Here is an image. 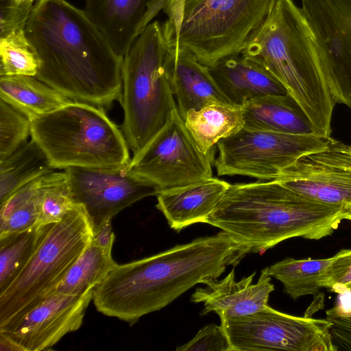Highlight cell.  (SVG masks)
Returning a JSON list of instances; mask_svg holds the SVG:
<instances>
[{
  "mask_svg": "<svg viewBox=\"0 0 351 351\" xmlns=\"http://www.w3.org/2000/svg\"><path fill=\"white\" fill-rule=\"evenodd\" d=\"M25 30L39 60L38 80L104 110L120 101L123 59L83 10L66 0H36Z\"/></svg>",
  "mask_w": 351,
  "mask_h": 351,
  "instance_id": "6da1fadb",
  "label": "cell"
},
{
  "mask_svg": "<svg viewBox=\"0 0 351 351\" xmlns=\"http://www.w3.org/2000/svg\"><path fill=\"white\" fill-rule=\"evenodd\" d=\"M248 253L221 230L151 256L116 263L93 289V301L101 313L132 326L195 285L217 280Z\"/></svg>",
  "mask_w": 351,
  "mask_h": 351,
  "instance_id": "7a4b0ae2",
  "label": "cell"
},
{
  "mask_svg": "<svg viewBox=\"0 0 351 351\" xmlns=\"http://www.w3.org/2000/svg\"><path fill=\"white\" fill-rule=\"evenodd\" d=\"M343 208L292 191L277 180L230 184L206 223L250 253H264L293 237L319 240L343 220Z\"/></svg>",
  "mask_w": 351,
  "mask_h": 351,
  "instance_id": "3957f363",
  "label": "cell"
},
{
  "mask_svg": "<svg viewBox=\"0 0 351 351\" xmlns=\"http://www.w3.org/2000/svg\"><path fill=\"white\" fill-rule=\"evenodd\" d=\"M274 75L316 134L331 137L337 104L323 74L313 34L293 0H278L241 53Z\"/></svg>",
  "mask_w": 351,
  "mask_h": 351,
  "instance_id": "277c9868",
  "label": "cell"
},
{
  "mask_svg": "<svg viewBox=\"0 0 351 351\" xmlns=\"http://www.w3.org/2000/svg\"><path fill=\"white\" fill-rule=\"evenodd\" d=\"M169 47L163 25L156 21L123 58L121 130L133 156L164 128L177 109L168 65Z\"/></svg>",
  "mask_w": 351,
  "mask_h": 351,
  "instance_id": "5b68a950",
  "label": "cell"
},
{
  "mask_svg": "<svg viewBox=\"0 0 351 351\" xmlns=\"http://www.w3.org/2000/svg\"><path fill=\"white\" fill-rule=\"evenodd\" d=\"M278 0H178L165 7L171 46L211 66L241 54Z\"/></svg>",
  "mask_w": 351,
  "mask_h": 351,
  "instance_id": "8992f818",
  "label": "cell"
},
{
  "mask_svg": "<svg viewBox=\"0 0 351 351\" xmlns=\"http://www.w3.org/2000/svg\"><path fill=\"white\" fill-rule=\"evenodd\" d=\"M30 136L53 169H119L131 160L121 129L104 109L86 102L71 100L32 120Z\"/></svg>",
  "mask_w": 351,
  "mask_h": 351,
  "instance_id": "52a82bcc",
  "label": "cell"
},
{
  "mask_svg": "<svg viewBox=\"0 0 351 351\" xmlns=\"http://www.w3.org/2000/svg\"><path fill=\"white\" fill-rule=\"evenodd\" d=\"M93 235L90 219L80 204L59 222L46 226L29 261L14 282L0 293V330L13 325L56 291Z\"/></svg>",
  "mask_w": 351,
  "mask_h": 351,
  "instance_id": "ba28073f",
  "label": "cell"
},
{
  "mask_svg": "<svg viewBox=\"0 0 351 351\" xmlns=\"http://www.w3.org/2000/svg\"><path fill=\"white\" fill-rule=\"evenodd\" d=\"M332 139L315 133L291 134L243 126L217 143L214 166L219 176L274 180L301 158L326 148Z\"/></svg>",
  "mask_w": 351,
  "mask_h": 351,
  "instance_id": "9c48e42d",
  "label": "cell"
},
{
  "mask_svg": "<svg viewBox=\"0 0 351 351\" xmlns=\"http://www.w3.org/2000/svg\"><path fill=\"white\" fill-rule=\"evenodd\" d=\"M215 149L203 152L178 109L170 121L128 165V171L159 193L213 178Z\"/></svg>",
  "mask_w": 351,
  "mask_h": 351,
  "instance_id": "30bf717a",
  "label": "cell"
},
{
  "mask_svg": "<svg viewBox=\"0 0 351 351\" xmlns=\"http://www.w3.org/2000/svg\"><path fill=\"white\" fill-rule=\"evenodd\" d=\"M220 319L232 351H336L326 318L291 315L267 305L252 314Z\"/></svg>",
  "mask_w": 351,
  "mask_h": 351,
  "instance_id": "8fae6325",
  "label": "cell"
},
{
  "mask_svg": "<svg viewBox=\"0 0 351 351\" xmlns=\"http://www.w3.org/2000/svg\"><path fill=\"white\" fill-rule=\"evenodd\" d=\"M301 1L330 93L351 108V0Z\"/></svg>",
  "mask_w": 351,
  "mask_h": 351,
  "instance_id": "7c38bea8",
  "label": "cell"
},
{
  "mask_svg": "<svg viewBox=\"0 0 351 351\" xmlns=\"http://www.w3.org/2000/svg\"><path fill=\"white\" fill-rule=\"evenodd\" d=\"M127 167H69L64 170L73 199L84 208L93 233L124 208L159 193L154 185L130 173Z\"/></svg>",
  "mask_w": 351,
  "mask_h": 351,
  "instance_id": "4fadbf2b",
  "label": "cell"
},
{
  "mask_svg": "<svg viewBox=\"0 0 351 351\" xmlns=\"http://www.w3.org/2000/svg\"><path fill=\"white\" fill-rule=\"evenodd\" d=\"M93 290L80 295L54 291L29 309L3 334L22 351L48 350L82 326Z\"/></svg>",
  "mask_w": 351,
  "mask_h": 351,
  "instance_id": "5bb4252c",
  "label": "cell"
},
{
  "mask_svg": "<svg viewBox=\"0 0 351 351\" xmlns=\"http://www.w3.org/2000/svg\"><path fill=\"white\" fill-rule=\"evenodd\" d=\"M276 180L316 201L351 208V168L330 158L323 149L301 158Z\"/></svg>",
  "mask_w": 351,
  "mask_h": 351,
  "instance_id": "9a60e30c",
  "label": "cell"
},
{
  "mask_svg": "<svg viewBox=\"0 0 351 351\" xmlns=\"http://www.w3.org/2000/svg\"><path fill=\"white\" fill-rule=\"evenodd\" d=\"M164 6L163 0H85L83 10L123 59Z\"/></svg>",
  "mask_w": 351,
  "mask_h": 351,
  "instance_id": "2e32d148",
  "label": "cell"
},
{
  "mask_svg": "<svg viewBox=\"0 0 351 351\" xmlns=\"http://www.w3.org/2000/svg\"><path fill=\"white\" fill-rule=\"evenodd\" d=\"M256 272L236 282L234 269L222 280L208 282L204 288H197L191 300L203 303L201 315L211 311L219 317H234L255 313L267 304L270 293L274 290L267 267L262 269L256 283L253 284Z\"/></svg>",
  "mask_w": 351,
  "mask_h": 351,
  "instance_id": "e0dca14e",
  "label": "cell"
},
{
  "mask_svg": "<svg viewBox=\"0 0 351 351\" xmlns=\"http://www.w3.org/2000/svg\"><path fill=\"white\" fill-rule=\"evenodd\" d=\"M208 68L220 90L233 105L243 106L256 99L289 95L274 75L242 54L224 58Z\"/></svg>",
  "mask_w": 351,
  "mask_h": 351,
  "instance_id": "ac0fdd59",
  "label": "cell"
},
{
  "mask_svg": "<svg viewBox=\"0 0 351 351\" xmlns=\"http://www.w3.org/2000/svg\"><path fill=\"white\" fill-rule=\"evenodd\" d=\"M168 65L177 109L183 119L191 110L214 103L230 104L216 84L208 66L189 51L170 45Z\"/></svg>",
  "mask_w": 351,
  "mask_h": 351,
  "instance_id": "d6986e66",
  "label": "cell"
},
{
  "mask_svg": "<svg viewBox=\"0 0 351 351\" xmlns=\"http://www.w3.org/2000/svg\"><path fill=\"white\" fill-rule=\"evenodd\" d=\"M228 182L211 178L159 193L156 208L169 226L180 232L196 223H206L230 187Z\"/></svg>",
  "mask_w": 351,
  "mask_h": 351,
  "instance_id": "ffe728a7",
  "label": "cell"
},
{
  "mask_svg": "<svg viewBox=\"0 0 351 351\" xmlns=\"http://www.w3.org/2000/svg\"><path fill=\"white\" fill-rule=\"evenodd\" d=\"M243 108L244 127L291 134L315 133L309 120L289 95L256 99Z\"/></svg>",
  "mask_w": 351,
  "mask_h": 351,
  "instance_id": "44dd1931",
  "label": "cell"
},
{
  "mask_svg": "<svg viewBox=\"0 0 351 351\" xmlns=\"http://www.w3.org/2000/svg\"><path fill=\"white\" fill-rule=\"evenodd\" d=\"M0 97L31 121L71 101L37 77L25 75L0 76Z\"/></svg>",
  "mask_w": 351,
  "mask_h": 351,
  "instance_id": "7402d4cb",
  "label": "cell"
},
{
  "mask_svg": "<svg viewBox=\"0 0 351 351\" xmlns=\"http://www.w3.org/2000/svg\"><path fill=\"white\" fill-rule=\"evenodd\" d=\"M184 121L199 149L207 153L220 140L244 126L243 108L227 103L210 104L189 110Z\"/></svg>",
  "mask_w": 351,
  "mask_h": 351,
  "instance_id": "603a6c76",
  "label": "cell"
},
{
  "mask_svg": "<svg viewBox=\"0 0 351 351\" xmlns=\"http://www.w3.org/2000/svg\"><path fill=\"white\" fill-rule=\"evenodd\" d=\"M53 170L36 142H26L0 161V204L23 186Z\"/></svg>",
  "mask_w": 351,
  "mask_h": 351,
  "instance_id": "cb8c5ba5",
  "label": "cell"
},
{
  "mask_svg": "<svg viewBox=\"0 0 351 351\" xmlns=\"http://www.w3.org/2000/svg\"><path fill=\"white\" fill-rule=\"evenodd\" d=\"M116 263L112 257V250L98 246L91 239L56 291L80 295L92 291L103 281Z\"/></svg>",
  "mask_w": 351,
  "mask_h": 351,
  "instance_id": "d4e9b609",
  "label": "cell"
},
{
  "mask_svg": "<svg viewBox=\"0 0 351 351\" xmlns=\"http://www.w3.org/2000/svg\"><path fill=\"white\" fill-rule=\"evenodd\" d=\"M332 261V256L320 259L287 258L271 265L267 269L271 277L282 284L285 293L297 300L320 293V281Z\"/></svg>",
  "mask_w": 351,
  "mask_h": 351,
  "instance_id": "484cf974",
  "label": "cell"
},
{
  "mask_svg": "<svg viewBox=\"0 0 351 351\" xmlns=\"http://www.w3.org/2000/svg\"><path fill=\"white\" fill-rule=\"evenodd\" d=\"M47 225L0 237V293L19 275L40 241Z\"/></svg>",
  "mask_w": 351,
  "mask_h": 351,
  "instance_id": "4316f807",
  "label": "cell"
},
{
  "mask_svg": "<svg viewBox=\"0 0 351 351\" xmlns=\"http://www.w3.org/2000/svg\"><path fill=\"white\" fill-rule=\"evenodd\" d=\"M43 176L23 186L0 204V237L37 225Z\"/></svg>",
  "mask_w": 351,
  "mask_h": 351,
  "instance_id": "83f0119b",
  "label": "cell"
},
{
  "mask_svg": "<svg viewBox=\"0 0 351 351\" xmlns=\"http://www.w3.org/2000/svg\"><path fill=\"white\" fill-rule=\"evenodd\" d=\"M0 76L36 77L39 60L27 39L25 29L0 37Z\"/></svg>",
  "mask_w": 351,
  "mask_h": 351,
  "instance_id": "f1b7e54d",
  "label": "cell"
},
{
  "mask_svg": "<svg viewBox=\"0 0 351 351\" xmlns=\"http://www.w3.org/2000/svg\"><path fill=\"white\" fill-rule=\"evenodd\" d=\"M75 205L64 171L43 176L37 225L59 222Z\"/></svg>",
  "mask_w": 351,
  "mask_h": 351,
  "instance_id": "f546056e",
  "label": "cell"
},
{
  "mask_svg": "<svg viewBox=\"0 0 351 351\" xmlns=\"http://www.w3.org/2000/svg\"><path fill=\"white\" fill-rule=\"evenodd\" d=\"M31 121L3 100H0V161L27 142Z\"/></svg>",
  "mask_w": 351,
  "mask_h": 351,
  "instance_id": "4dcf8cb0",
  "label": "cell"
},
{
  "mask_svg": "<svg viewBox=\"0 0 351 351\" xmlns=\"http://www.w3.org/2000/svg\"><path fill=\"white\" fill-rule=\"evenodd\" d=\"M320 286L339 294L351 289V249L341 250L332 256Z\"/></svg>",
  "mask_w": 351,
  "mask_h": 351,
  "instance_id": "1f68e13d",
  "label": "cell"
},
{
  "mask_svg": "<svg viewBox=\"0 0 351 351\" xmlns=\"http://www.w3.org/2000/svg\"><path fill=\"white\" fill-rule=\"evenodd\" d=\"M176 350L232 351V349L222 326L210 324L199 330L191 341L177 347Z\"/></svg>",
  "mask_w": 351,
  "mask_h": 351,
  "instance_id": "d6a6232c",
  "label": "cell"
},
{
  "mask_svg": "<svg viewBox=\"0 0 351 351\" xmlns=\"http://www.w3.org/2000/svg\"><path fill=\"white\" fill-rule=\"evenodd\" d=\"M326 319L331 324L330 334L336 351H351V306L346 308L336 304L326 311Z\"/></svg>",
  "mask_w": 351,
  "mask_h": 351,
  "instance_id": "836d02e7",
  "label": "cell"
},
{
  "mask_svg": "<svg viewBox=\"0 0 351 351\" xmlns=\"http://www.w3.org/2000/svg\"><path fill=\"white\" fill-rule=\"evenodd\" d=\"M32 10L17 5L13 0H0V37L25 29Z\"/></svg>",
  "mask_w": 351,
  "mask_h": 351,
  "instance_id": "e575fe53",
  "label": "cell"
},
{
  "mask_svg": "<svg viewBox=\"0 0 351 351\" xmlns=\"http://www.w3.org/2000/svg\"><path fill=\"white\" fill-rule=\"evenodd\" d=\"M115 235L112 229L111 221L105 222L93 233L92 241L98 246L108 250H112Z\"/></svg>",
  "mask_w": 351,
  "mask_h": 351,
  "instance_id": "d590c367",
  "label": "cell"
},
{
  "mask_svg": "<svg viewBox=\"0 0 351 351\" xmlns=\"http://www.w3.org/2000/svg\"><path fill=\"white\" fill-rule=\"evenodd\" d=\"M338 158L341 164L351 168V146L346 145L340 152Z\"/></svg>",
  "mask_w": 351,
  "mask_h": 351,
  "instance_id": "8d00e7d4",
  "label": "cell"
},
{
  "mask_svg": "<svg viewBox=\"0 0 351 351\" xmlns=\"http://www.w3.org/2000/svg\"><path fill=\"white\" fill-rule=\"evenodd\" d=\"M36 0H13V1L19 6L32 10L34 2Z\"/></svg>",
  "mask_w": 351,
  "mask_h": 351,
  "instance_id": "74e56055",
  "label": "cell"
},
{
  "mask_svg": "<svg viewBox=\"0 0 351 351\" xmlns=\"http://www.w3.org/2000/svg\"><path fill=\"white\" fill-rule=\"evenodd\" d=\"M343 219L351 221V208H343Z\"/></svg>",
  "mask_w": 351,
  "mask_h": 351,
  "instance_id": "f35d334b",
  "label": "cell"
},
{
  "mask_svg": "<svg viewBox=\"0 0 351 351\" xmlns=\"http://www.w3.org/2000/svg\"><path fill=\"white\" fill-rule=\"evenodd\" d=\"M176 1H178V0H166L165 6L169 5V4H171V3H173V2Z\"/></svg>",
  "mask_w": 351,
  "mask_h": 351,
  "instance_id": "ab89813d",
  "label": "cell"
}]
</instances>
